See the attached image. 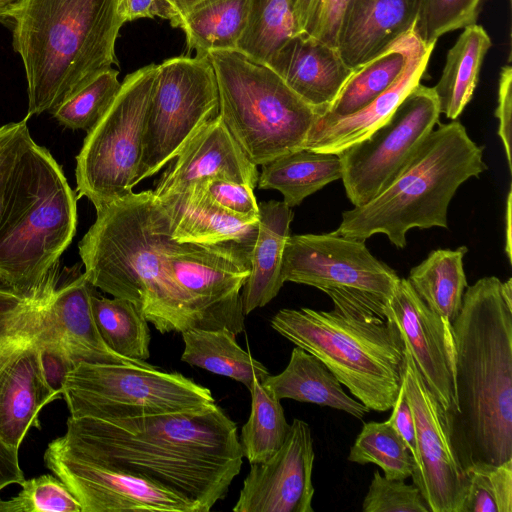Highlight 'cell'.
Segmentation results:
<instances>
[{
    "label": "cell",
    "instance_id": "9f6ffc18",
    "mask_svg": "<svg viewBox=\"0 0 512 512\" xmlns=\"http://www.w3.org/2000/svg\"><path fill=\"white\" fill-rule=\"evenodd\" d=\"M22 0H0V21L5 23L10 11Z\"/></svg>",
    "mask_w": 512,
    "mask_h": 512
},
{
    "label": "cell",
    "instance_id": "f907efd6",
    "mask_svg": "<svg viewBox=\"0 0 512 512\" xmlns=\"http://www.w3.org/2000/svg\"><path fill=\"white\" fill-rule=\"evenodd\" d=\"M121 8L126 22L154 17L171 19L169 8L163 0H121Z\"/></svg>",
    "mask_w": 512,
    "mask_h": 512
},
{
    "label": "cell",
    "instance_id": "484cf974",
    "mask_svg": "<svg viewBox=\"0 0 512 512\" xmlns=\"http://www.w3.org/2000/svg\"><path fill=\"white\" fill-rule=\"evenodd\" d=\"M61 396L44 377L39 346L26 349L0 372L1 439L18 450L30 427L41 429V409Z\"/></svg>",
    "mask_w": 512,
    "mask_h": 512
},
{
    "label": "cell",
    "instance_id": "74e56055",
    "mask_svg": "<svg viewBox=\"0 0 512 512\" xmlns=\"http://www.w3.org/2000/svg\"><path fill=\"white\" fill-rule=\"evenodd\" d=\"M347 460L361 465L376 464L386 478L396 480L411 477L415 467L405 441L388 420L364 423Z\"/></svg>",
    "mask_w": 512,
    "mask_h": 512
},
{
    "label": "cell",
    "instance_id": "52a82bcc",
    "mask_svg": "<svg viewBox=\"0 0 512 512\" xmlns=\"http://www.w3.org/2000/svg\"><path fill=\"white\" fill-rule=\"evenodd\" d=\"M76 201L62 168L31 139L0 219V283L31 289L59 263L76 232Z\"/></svg>",
    "mask_w": 512,
    "mask_h": 512
},
{
    "label": "cell",
    "instance_id": "8992f818",
    "mask_svg": "<svg viewBox=\"0 0 512 512\" xmlns=\"http://www.w3.org/2000/svg\"><path fill=\"white\" fill-rule=\"evenodd\" d=\"M487 169L483 148L456 119L440 124L378 196L342 213L336 234L366 241L382 233L397 248L412 228H447L449 203L461 184Z\"/></svg>",
    "mask_w": 512,
    "mask_h": 512
},
{
    "label": "cell",
    "instance_id": "ffe728a7",
    "mask_svg": "<svg viewBox=\"0 0 512 512\" xmlns=\"http://www.w3.org/2000/svg\"><path fill=\"white\" fill-rule=\"evenodd\" d=\"M435 44H425L413 33L404 69L397 80L360 111L346 117H316L303 148L339 153L382 125L425 74Z\"/></svg>",
    "mask_w": 512,
    "mask_h": 512
},
{
    "label": "cell",
    "instance_id": "680465c9",
    "mask_svg": "<svg viewBox=\"0 0 512 512\" xmlns=\"http://www.w3.org/2000/svg\"><path fill=\"white\" fill-rule=\"evenodd\" d=\"M4 504H5V501L0 499V512H4Z\"/></svg>",
    "mask_w": 512,
    "mask_h": 512
},
{
    "label": "cell",
    "instance_id": "db71d44e",
    "mask_svg": "<svg viewBox=\"0 0 512 512\" xmlns=\"http://www.w3.org/2000/svg\"><path fill=\"white\" fill-rule=\"evenodd\" d=\"M169 8L171 19L170 23L173 27H177L179 21L195 6L205 0H163Z\"/></svg>",
    "mask_w": 512,
    "mask_h": 512
},
{
    "label": "cell",
    "instance_id": "b9f144b4",
    "mask_svg": "<svg viewBox=\"0 0 512 512\" xmlns=\"http://www.w3.org/2000/svg\"><path fill=\"white\" fill-rule=\"evenodd\" d=\"M21 491L5 501L4 512H82V507L66 485L55 475L24 479Z\"/></svg>",
    "mask_w": 512,
    "mask_h": 512
},
{
    "label": "cell",
    "instance_id": "e0dca14e",
    "mask_svg": "<svg viewBox=\"0 0 512 512\" xmlns=\"http://www.w3.org/2000/svg\"><path fill=\"white\" fill-rule=\"evenodd\" d=\"M315 459L310 426L293 419L282 446L267 460L250 464L234 512H314Z\"/></svg>",
    "mask_w": 512,
    "mask_h": 512
},
{
    "label": "cell",
    "instance_id": "44dd1931",
    "mask_svg": "<svg viewBox=\"0 0 512 512\" xmlns=\"http://www.w3.org/2000/svg\"><path fill=\"white\" fill-rule=\"evenodd\" d=\"M62 275L57 263L31 289L0 283V372L30 347L64 345L51 305Z\"/></svg>",
    "mask_w": 512,
    "mask_h": 512
},
{
    "label": "cell",
    "instance_id": "5bb4252c",
    "mask_svg": "<svg viewBox=\"0 0 512 512\" xmlns=\"http://www.w3.org/2000/svg\"><path fill=\"white\" fill-rule=\"evenodd\" d=\"M282 278L323 292L341 288L385 302L400 279L391 267L372 255L364 240L334 231L290 235L283 253Z\"/></svg>",
    "mask_w": 512,
    "mask_h": 512
},
{
    "label": "cell",
    "instance_id": "1f68e13d",
    "mask_svg": "<svg viewBox=\"0 0 512 512\" xmlns=\"http://www.w3.org/2000/svg\"><path fill=\"white\" fill-rule=\"evenodd\" d=\"M414 29L409 30L379 54L353 68L334 102L317 116L324 119L354 114L386 91L402 73Z\"/></svg>",
    "mask_w": 512,
    "mask_h": 512
},
{
    "label": "cell",
    "instance_id": "8fae6325",
    "mask_svg": "<svg viewBox=\"0 0 512 512\" xmlns=\"http://www.w3.org/2000/svg\"><path fill=\"white\" fill-rule=\"evenodd\" d=\"M218 115V87L208 55L179 56L157 65L136 185L172 161Z\"/></svg>",
    "mask_w": 512,
    "mask_h": 512
},
{
    "label": "cell",
    "instance_id": "7c38bea8",
    "mask_svg": "<svg viewBox=\"0 0 512 512\" xmlns=\"http://www.w3.org/2000/svg\"><path fill=\"white\" fill-rule=\"evenodd\" d=\"M433 87L418 84L392 115L366 138L337 153L346 195L363 206L384 191L411 161L438 123Z\"/></svg>",
    "mask_w": 512,
    "mask_h": 512
},
{
    "label": "cell",
    "instance_id": "f5cc1de1",
    "mask_svg": "<svg viewBox=\"0 0 512 512\" xmlns=\"http://www.w3.org/2000/svg\"><path fill=\"white\" fill-rule=\"evenodd\" d=\"M299 33L310 35L326 0H291Z\"/></svg>",
    "mask_w": 512,
    "mask_h": 512
},
{
    "label": "cell",
    "instance_id": "30bf717a",
    "mask_svg": "<svg viewBox=\"0 0 512 512\" xmlns=\"http://www.w3.org/2000/svg\"><path fill=\"white\" fill-rule=\"evenodd\" d=\"M156 72L150 64L125 77L76 157L77 198L86 197L96 211L133 192Z\"/></svg>",
    "mask_w": 512,
    "mask_h": 512
},
{
    "label": "cell",
    "instance_id": "e575fe53",
    "mask_svg": "<svg viewBox=\"0 0 512 512\" xmlns=\"http://www.w3.org/2000/svg\"><path fill=\"white\" fill-rule=\"evenodd\" d=\"M90 304L97 330L113 352L136 361L150 357L148 321L134 303L124 298H106L95 288Z\"/></svg>",
    "mask_w": 512,
    "mask_h": 512
},
{
    "label": "cell",
    "instance_id": "6da1fadb",
    "mask_svg": "<svg viewBox=\"0 0 512 512\" xmlns=\"http://www.w3.org/2000/svg\"><path fill=\"white\" fill-rule=\"evenodd\" d=\"M83 458L142 478L209 512L243 463L236 423L216 403L141 417L69 416L62 436Z\"/></svg>",
    "mask_w": 512,
    "mask_h": 512
},
{
    "label": "cell",
    "instance_id": "277c9868",
    "mask_svg": "<svg viewBox=\"0 0 512 512\" xmlns=\"http://www.w3.org/2000/svg\"><path fill=\"white\" fill-rule=\"evenodd\" d=\"M324 292L332 310L284 308L270 326L323 362L367 408L392 409L403 381L405 344L388 302L341 288Z\"/></svg>",
    "mask_w": 512,
    "mask_h": 512
},
{
    "label": "cell",
    "instance_id": "ab89813d",
    "mask_svg": "<svg viewBox=\"0 0 512 512\" xmlns=\"http://www.w3.org/2000/svg\"><path fill=\"white\" fill-rule=\"evenodd\" d=\"M469 488L462 512H512V458L464 469Z\"/></svg>",
    "mask_w": 512,
    "mask_h": 512
},
{
    "label": "cell",
    "instance_id": "f6af8a7d",
    "mask_svg": "<svg viewBox=\"0 0 512 512\" xmlns=\"http://www.w3.org/2000/svg\"><path fill=\"white\" fill-rule=\"evenodd\" d=\"M198 185L210 200L224 209L243 217H259L254 189L249 185L222 178H211Z\"/></svg>",
    "mask_w": 512,
    "mask_h": 512
},
{
    "label": "cell",
    "instance_id": "8d00e7d4",
    "mask_svg": "<svg viewBox=\"0 0 512 512\" xmlns=\"http://www.w3.org/2000/svg\"><path fill=\"white\" fill-rule=\"evenodd\" d=\"M248 420L241 428L239 442L243 457L250 464L271 457L284 443L290 424L280 400L268 391L259 379L253 380Z\"/></svg>",
    "mask_w": 512,
    "mask_h": 512
},
{
    "label": "cell",
    "instance_id": "4fadbf2b",
    "mask_svg": "<svg viewBox=\"0 0 512 512\" xmlns=\"http://www.w3.org/2000/svg\"><path fill=\"white\" fill-rule=\"evenodd\" d=\"M251 250L234 243L174 241L166 254L168 272L189 296L200 329L245 330L241 291L250 273Z\"/></svg>",
    "mask_w": 512,
    "mask_h": 512
},
{
    "label": "cell",
    "instance_id": "9a60e30c",
    "mask_svg": "<svg viewBox=\"0 0 512 512\" xmlns=\"http://www.w3.org/2000/svg\"><path fill=\"white\" fill-rule=\"evenodd\" d=\"M403 386L415 424L417 458L412 474L430 512H462L469 481L453 449L443 408L405 346Z\"/></svg>",
    "mask_w": 512,
    "mask_h": 512
},
{
    "label": "cell",
    "instance_id": "681fc988",
    "mask_svg": "<svg viewBox=\"0 0 512 512\" xmlns=\"http://www.w3.org/2000/svg\"><path fill=\"white\" fill-rule=\"evenodd\" d=\"M388 421L403 438L415 461L417 458V448L414 417L406 396L403 381Z\"/></svg>",
    "mask_w": 512,
    "mask_h": 512
},
{
    "label": "cell",
    "instance_id": "6f0895ef",
    "mask_svg": "<svg viewBox=\"0 0 512 512\" xmlns=\"http://www.w3.org/2000/svg\"><path fill=\"white\" fill-rule=\"evenodd\" d=\"M500 290L504 301L512 308V279L509 278L506 282H501Z\"/></svg>",
    "mask_w": 512,
    "mask_h": 512
},
{
    "label": "cell",
    "instance_id": "5b68a950",
    "mask_svg": "<svg viewBox=\"0 0 512 512\" xmlns=\"http://www.w3.org/2000/svg\"><path fill=\"white\" fill-rule=\"evenodd\" d=\"M5 23L25 68L29 118L51 113L118 63L115 44L126 20L121 0H22Z\"/></svg>",
    "mask_w": 512,
    "mask_h": 512
},
{
    "label": "cell",
    "instance_id": "ac0fdd59",
    "mask_svg": "<svg viewBox=\"0 0 512 512\" xmlns=\"http://www.w3.org/2000/svg\"><path fill=\"white\" fill-rule=\"evenodd\" d=\"M388 308L427 387L444 413L451 411L455 402L452 324L432 312L406 278L396 283Z\"/></svg>",
    "mask_w": 512,
    "mask_h": 512
},
{
    "label": "cell",
    "instance_id": "11a10c76",
    "mask_svg": "<svg viewBox=\"0 0 512 512\" xmlns=\"http://www.w3.org/2000/svg\"><path fill=\"white\" fill-rule=\"evenodd\" d=\"M511 190L507 196V205H506V253L509 259H511Z\"/></svg>",
    "mask_w": 512,
    "mask_h": 512
},
{
    "label": "cell",
    "instance_id": "7bdbcfd3",
    "mask_svg": "<svg viewBox=\"0 0 512 512\" xmlns=\"http://www.w3.org/2000/svg\"><path fill=\"white\" fill-rule=\"evenodd\" d=\"M362 511L430 512V509L416 485L388 479L376 470L362 502Z\"/></svg>",
    "mask_w": 512,
    "mask_h": 512
},
{
    "label": "cell",
    "instance_id": "f1b7e54d",
    "mask_svg": "<svg viewBox=\"0 0 512 512\" xmlns=\"http://www.w3.org/2000/svg\"><path fill=\"white\" fill-rule=\"evenodd\" d=\"M260 166L258 187L279 191L283 195V202L291 208L342 177L341 160L337 153L306 148L278 156Z\"/></svg>",
    "mask_w": 512,
    "mask_h": 512
},
{
    "label": "cell",
    "instance_id": "2e32d148",
    "mask_svg": "<svg viewBox=\"0 0 512 512\" xmlns=\"http://www.w3.org/2000/svg\"><path fill=\"white\" fill-rule=\"evenodd\" d=\"M43 459L79 501L82 512H201L197 505L158 485L83 458L62 436L48 444Z\"/></svg>",
    "mask_w": 512,
    "mask_h": 512
},
{
    "label": "cell",
    "instance_id": "83f0119b",
    "mask_svg": "<svg viewBox=\"0 0 512 512\" xmlns=\"http://www.w3.org/2000/svg\"><path fill=\"white\" fill-rule=\"evenodd\" d=\"M277 399H292L341 410L362 419L370 409L350 397L335 375L314 355L295 346L285 369L261 382Z\"/></svg>",
    "mask_w": 512,
    "mask_h": 512
},
{
    "label": "cell",
    "instance_id": "cb8c5ba5",
    "mask_svg": "<svg viewBox=\"0 0 512 512\" xmlns=\"http://www.w3.org/2000/svg\"><path fill=\"white\" fill-rule=\"evenodd\" d=\"M171 224L172 239L180 243L218 244L234 242L252 252L259 217H243L210 200L200 185L159 198Z\"/></svg>",
    "mask_w": 512,
    "mask_h": 512
},
{
    "label": "cell",
    "instance_id": "816d5d0a",
    "mask_svg": "<svg viewBox=\"0 0 512 512\" xmlns=\"http://www.w3.org/2000/svg\"><path fill=\"white\" fill-rule=\"evenodd\" d=\"M24 479V473L19 465L18 450L7 445L0 437V492L8 485H20Z\"/></svg>",
    "mask_w": 512,
    "mask_h": 512
},
{
    "label": "cell",
    "instance_id": "d6a6232c",
    "mask_svg": "<svg viewBox=\"0 0 512 512\" xmlns=\"http://www.w3.org/2000/svg\"><path fill=\"white\" fill-rule=\"evenodd\" d=\"M466 246L455 250L437 249L410 270L408 281L412 288L435 314L452 324L462 306L468 287L463 258Z\"/></svg>",
    "mask_w": 512,
    "mask_h": 512
},
{
    "label": "cell",
    "instance_id": "7dc6e473",
    "mask_svg": "<svg viewBox=\"0 0 512 512\" xmlns=\"http://www.w3.org/2000/svg\"><path fill=\"white\" fill-rule=\"evenodd\" d=\"M495 116L499 121L498 135L502 140L508 167L511 171L512 68L509 64L503 66L500 71Z\"/></svg>",
    "mask_w": 512,
    "mask_h": 512
},
{
    "label": "cell",
    "instance_id": "4316f807",
    "mask_svg": "<svg viewBox=\"0 0 512 512\" xmlns=\"http://www.w3.org/2000/svg\"><path fill=\"white\" fill-rule=\"evenodd\" d=\"M259 229L250 257V273L241 291L245 315L264 307L283 284L282 261L294 213L283 201L258 203Z\"/></svg>",
    "mask_w": 512,
    "mask_h": 512
},
{
    "label": "cell",
    "instance_id": "91938a15",
    "mask_svg": "<svg viewBox=\"0 0 512 512\" xmlns=\"http://www.w3.org/2000/svg\"><path fill=\"white\" fill-rule=\"evenodd\" d=\"M509 1H511V0H509Z\"/></svg>",
    "mask_w": 512,
    "mask_h": 512
},
{
    "label": "cell",
    "instance_id": "d590c367",
    "mask_svg": "<svg viewBox=\"0 0 512 512\" xmlns=\"http://www.w3.org/2000/svg\"><path fill=\"white\" fill-rule=\"evenodd\" d=\"M296 34L291 0H249L246 25L236 50L267 64Z\"/></svg>",
    "mask_w": 512,
    "mask_h": 512
},
{
    "label": "cell",
    "instance_id": "ba28073f",
    "mask_svg": "<svg viewBox=\"0 0 512 512\" xmlns=\"http://www.w3.org/2000/svg\"><path fill=\"white\" fill-rule=\"evenodd\" d=\"M219 116L256 166L304 147L317 111L267 64L238 50L211 51Z\"/></svg>",
    "mask_w": 512,
    "mask_h": 512
},
{
    "label": "cell",
    "instance_id": "3957f363",
    "mask_svg": "<svg viewBox=\"0 0 512 512\" xmlns=\"http://www.w3.org/2000/svg\"><path fill=\"white\" fill-rule=\"evenodd\" d=\"M96 212L78 245L89 282L134 303L162 334L196 328L193 302L167 269L174 240L170 218L153 190L131 192Z\"/></svg>",
    "mask_w": 512,
    "mask_h": 512
},
{
    "label": "cell",
    "instance_id": "f546056e",
    "mask_svg": "<svg viewBox=\"0 0 512 512\" xmlns=\"http://www.w3.org/2000/svg\"><path fill=\"white\" fill-rule=\"evenodd\" d=\"M463 29L448 51L440 79L433 87L440 114L451 120H456L472 99L483 60L492 45L481 25Z\"/></svg>",
    "mask_w": 512,
    "mask_h": 512
},
{
    "label": "cell",
    "instance_id": "60d3db41",
    "mask_svg": "<svg viewBox=\"0 0 512 512\" xmlns=\"http://www.w3.org/2000/svg\"><path fill=\"white\" fill-rule=\"evenodd\" d=\"M483 0H420L414 31L425 44L477 23Z\"/></svg>",
    "mask_w": 512,
    "mask_h": 512
},
{
    "label": "cell",
    "instance_id": "f35d334b",
    "mask_svg": "<svg viewBox=\"0 0 512 512\" xmlns=\"http://www.w3.org/2000/svg\"><path fill=\"white\" fill-rule=\"evenodd\" d=\"M112 67L97 74L65 98L52 112L63 126L73 130H91L107 111L121 82Z\"/></svg>",
    "mask_w": 512,
    "mask_h": 512
},
{
    "label": "cell",
    "instance_id": "9c48e42d",
    "mask_svg": "<svg viewBox=\"0 0 512 512\" xmlns=\"http://www.w3.org/2000/svg\"><path fill=\"white\" fill-rule=\"evenodd\" d=\"M62 396L70 416L100 419L175 413L215 403L209 388L149 363H78L67 376Z\"/></svg>",
    "mask_w": 512,
    "mask_h": 512
},
{
    "label": "cell",
    "instance_id": "c3c4849f",
    "mask_svg": "<svg viewBox=\"0 0 512 512\" xmlns=\"http://www.w3.org/2000/svg\"><path fill=\"white\" fill-rule=\"evenodd\" d=\"M348 0H326L310 36L337 47V37Z\"/></svg>",
    "mask_w": 512,
    "mask_h": 512
},
{
    "label": "cell",
    "instance_id": "7402d4cb",
    "mask_svg": "<svg viewBox=\"0 0 512 512\" xmlns=\"http://www.w3.org/2000/svg\"><path fill=\"white\" fill-rule=\"evenodd\" d=\"M267 65L317 113L329 108L353 71L337 47L305 33L290 38Z\"/></svg>",
    "mask_w": 512,
    "mask_h": 512
},
{
    "label": "cell",
    "instance_id": "4dcf8cb0",
    "mask_svg": "<svg viewBox=\"0 0 512 512\" xmlns=\"http://www.w3.org/2000/svg\"><path fill=\"white\" fill-rule=\"evenodd\" d=\"M181 334L184 342L182 362L231 378L248 390L255 378L263 382L270 375L260 361L239 346L236 335L226 328H191Z\"/></svg>",
    "mask_w": 512,
    "mask_h": 512
},
{
    "label": "cell",
    "instance_id": "ee69618b",
    "mask_svg": "<svg viewBox=\"0 0 512 512\" xmlns=\"http://www.w3.org/2000/svg\"><path fill=\"white\" fill-rule=\"evenodd\" d=\"M28 117L0 127V219L10 197L25 149L32 139Z\"/></svg>",
    "mask_w": 512,
    "mask_h": 512
},
{
    "label": "cell",
    "instance_id": "d4e9b609",
    "mask_svg": "<svg viewBox=\"0 0 512 512\" xmlns=\"http://www.w3.org/2000/svg\"><path fill=\"white\" fill-rule=\"evenodd\" d=\"M63 270L52 298V310L63 343L76 363L144 365L146 361L125 358L113 352L101 338L91 310L94 287L84 272L73 267Z\"/></svg>",
    "mask_w": 512,
    "mask_h": 512
},
{
    "label": "cell",
    "instance_id": "7a4b0ae2",
    "mask_svg": "<svg viewBox=\"0 0 512 512\" xmlns=\"http://www.w3.org/2000/svg\"><path fill=\"white\" fill-rule=\"evenodd\" d=\"M500 286L495 276L468 286L452 322L455 402L444 419L463 469L512 458V308Z\"/></svg>",
    "mask_w": 512,
    "mask_h": 512
},
{
    "label": "cell",
    "instance_id": "bcb514c9",
    "mask_svg": "<svg viewBox=\"0 0 512 512\" xmlns=\"http://www.w3.org/2000/svg\"><path fill=\"white\" fill-rule=\"evenodd\" d=\"M40 360L44 377L50 388L63 394L68 374L76 363L62 344H46L39 347Z\"/></svg>",
    "mask_w": 512,
    "mask_h": 512
},
{
    "label": "cell",
    "instance_id": "603a6c76",
    "mask_svg": "<svg viewBox=\"0 0 512 512\" xmlns=\"http://www.w3.org/2000/svg\"><path fill=\"white\" fill-rule=\"evenodd\" d=\"M420 0H348L337 48L354 68L414 29Z\"/></svg>",
    "mask_w": 512,
    "mask_h": 512
},
{
    "label": "cell",
    "instance_id": "836d02e7",
    "mask_svg": "<svg viewBox=\"0 0 512 512\" xmlns=\"http://www.w3.org/2000/svg\"><path fill=\"white\" fill-rule=\"evenodd\" d=\"M249 0H205L181 18L189 51L206 56L211 51L236 50L244 31Z\"/></svg>",
    "mask_w": 512,
    "mask_h": 512
},
{
    "label": "cell",
    "instance_id": "d6986e66",
    "mask_svg": "<svg viewBox=\"0 0 512 512\" xmlns=\"http://www.w3.org/2000/svg\"><path fill=\"white\" fill-rule=\"evenodd\" d=\"M155 184L158 198L180 194L211 178H222L253 189L259 177L257 166L244 154L221 117L207 122L173 159Z\"/></svg>",
    "mask_w": 512,
    "mask_h": 512
}]
</instances>
